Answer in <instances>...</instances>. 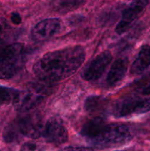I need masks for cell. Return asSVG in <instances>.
<instances>
[{
    "label": "cell",
    "instance_id": "5b68a950",
    "mask_svg": "<svg viewBox=\"0 0 150 151\" xmlns=\"http://www.w3.org/2000/svg\"><path fill=\"white\" fill-rule=\"evenodd\" d=\"M21 137L38 139L43 135L42 118L38 114H29L13 121Z\"/></svg>",
    "mask_w": 150,
    "mask_h": 151
},
{
    "label": "cell",
    "instance_id": "6da1fadb",
    "mask_svg": "<svg viewBox=\"0 0 150 151\" xmlns=\"http://www.w3.org/2000/svg\"><path fill=\"white\" fill-rule=\"evenodd\" d=\"M85 59V52L82 47H66L42 56L34 65L33 72L43 82H57L73 75Z\"/></svg>",
    "mask_w": 150,
    "mask_h": 151
},
{
    "label": "cell",
    "instance_id": "ba28073f",
    "mask_svg": "<svg viewBox=\"0 0 150 151\" xmlns=\"http://www.w3.org/2000/svg\"><path fill=\"white\" fill-rule=\"evenodd\" d=\"M61 22L57 18H50L38 22L31 31V37L36 42L50 39L60 29Z\"/></svg>",
    "mask_w": 150,
    "mask_h": 151
},
{
    "label": "cell",
    "instance_id": "7a4b0ae2",
    "mask_svg": "<svg viewBox=\"0 0 150 151\" xmlns=\"http://www.w3.org/2000/svg\"><path fill=\"white\" fill-rule=\"evenodd\" d=\"M26 50L24 44L14 43L0 52V80H8L17 75L24 66Z\"/></svg>",
    "mask_w": 150,
    "mask_h": 151
},
{
    "label": "cell",
    "instance_id": "30bf717a",
    "mask_svg": "<svg viewBox=\"0 0 150 151\" xmlns=\"http://www.w3.org/2000/svg\"><path fill=\"white\" fill-rule=\"evenodd\" d=\"M119 110L123 116L146 113L150 111V97L142 100L132 97L122 99L119 105Z\"/></svg>",
    "mask_w": 150,
    "mask_h": 151
},
{
    "label": "cell",
    "instance_id": "ffe728a7",
    "mask_svg": "<svg viewBox=\"0 0 150 151\" xmlns=\"http://www.w3.org/2000/svg\"><path fill=\"white\" fill-rule=\"evenodd\" d=\"M11 21L15 24H19L21 22V17L17 12H13L11 14Z\"/></svg>",
    "mask_w": 150,
    "mask_h": 151
},
{
    "label": "cell",
    "instance_id": "4fadbf2b",
    "mask_svg": "<svg viewBox=\"0 0 150 151\" xmlns=\"http://www.w3.org/2000/svg\"><path fill=\"white\" fill-rule=\"evenodd\" d=\"M105 125L106 122L103 118H94L88 121L82 126L81 134L86 138V140H88L96 135Z\"/></svg>",
    "mask_w": 150,
    "mask_h": 151
},
{
    "label": "cell",
    "instance_id": "277c9868",
    "mask_svg": "<svg viewBox=\"0 0 150 151\" xmlns=\"http://www.w3.org/2000/svg\"><path fill=\"white\" fill-rule=\"evenodd\" d=\"M47 94L48 91L45 86L32 85L24 91H19L17 99L13 105L19 111H29L39 105Z\"/></svg>",
    "mask_w": 150,
    "mask_h": 151
},
{
    "label": "cell",
    "instance_id": "d6986e66",
    "mask_svg": "<svg viewBox=\"0 0 150 151\" xmlns=\"http://www.w3.org/2000/svg\"><path fill=\"white\" fill-rule=\"evenodd\" d=\"M60 151H94V150L91 148H88V147H73V146H70V147H65V148L61 149Z\"/></svg>",
    "mask_w": 150,
    "mask_h": 151
},
{
    "label": "cell",
    "instance_id": "3957f363",
    "mask_svg": "<svg viewBox=\"0 0 150 151\" xmlns=\"http://www.w3.org/2000/svg\"><path fill=\"white\" fill-rule=\"evenodd\" d=\"M132 134L126 125L120 124H106L93 138L87 140L96 147H109L127 142Z\"/></svg>",
    "mask_w": 150,
    "mask_h": 151
},
{
    "label": "cell",
    "instance_id": "8fae6325",
    "mask_svg": "<svg viewBox=\"0 0 150 151\" xmlns=\"http://www.w3.org/2000/svg\"><path fill=\"white\" fill-rule=\"evenodd\" d=\"M128 63L129 62L126 58H119L115 60L107 76L109 86H116L124 79L127 71Z\"/></svg>",
    "mask_w": 150,
    "mask_h": 151
},
{
    "label": "cell",
    "instance_id": "ac0fdd59",
    "mask_svg": "<svg viewBox=\"0 0 150 151\" xmlns=\"http://www.w3.org/2000/svg\"><path fill=\"white\" fill-rule=\"evenodd\" d=\"M20 151H41V149L35 143L26 142L22 145Z\"/></svg>",
    "mask_w": 150,
    "mask_h": 151
},
{
    "label": "cell",
    "instance_id": "8992f818",
    "mask_svg": "<svg viewBox=\"0 0 150 151\" xmlns=\"http://www.w3.org/2000/svg\"><path fill=\"white\" fill-rule=\"evenodd\" d=\"M112 59L113 56L110 52L104 51L100 53L84 69L82 78L88 82L96 81L105 72Z\"/></svg>",
    "mask_w": 150,
    "mask_h": 151
},
{
    "label": "cell",
    "instance_id": "5bb4252c",
    "mask_svg": "<svg viewBox=\"0 0 150 151\" xmlns=\"http://www.w3.org/2000/svg\"><path fill=\"white\" fill-rule=\"evenodd\" d=\"M109 100L101 96H91L85 100V109L89 113H96L106 108Z\"/></svg>",
    "mask_w": 150,
    "mask_h": 151
},
{
    "label": "cell",
    "instance_id": "52a82bcc",
    "mask_svg": "<svg viewBox=\"0 0 150 151\" xmlns=\"http://www.w3.org/2000/svg\"><path fill=\"white\" fill-rule=\"evenodd\" d=\"M46 141L54 145H62L69 138L67 129L63 122L57 118H50L47 121L43 131Z\"/></svg>",
    "mask_w": 150,
    "mask_h": 151
},
{
    "label": "cell",
    "instance_id": "e0dca14e",
    "mask_svg": "<svg viewBox=\"0 0 150 151\" xmlns=\"http://www.w3.org/2000/svg\"><path fill=\"white\" fill-rule=\"evenodd\" d=\"M85 1H60L59 2L58 7L61 10H70L71 9H74L79 6L82 5Z\"/></svg>",
    "mask_w": 150,
    "mask_h": 151
},
{
    "label": "cell",
    "instance_id": "9a60e30c",
    "mask_svg": "<svg viewBox=\"0 0 150 151\" xmlns=\"http://www.w3.org/2000/svg\"><path fill=\"white\" fill-rule=\"evenodd\" d=\"M19 94V90L0 86V106L14 104Z\"/></svg>",
    "mask_w": 150,
    "mask_h": 151
},
{
    "label": "cell",
    "instance_id": "2e32d148",
    "mask_svg": "<svg viewBox=\"0 0 150 151\" xmlns=\"http://www.w3.org/2000/svg\"><path fill=\"white\" fill-rule=\"evenodd\" d=\"M10 34V27L5 19L0 18V44L8 38Z\"/></svg>",
    "mask_w": 150,
    "mask_h": 151
},
{
    "label": "cell",
    "instance_id": "44dd1931",
    "mask_svg": "<svg viewBox=\"0 0 150 151\" xmlns=\"http://www.w3.org/2000/svg\"><path fill=\"white\" fill-rule=\"evenodd\" d=\"M142 94H144V95H149V94H150V83H149L146 86H145L143 88Z\"/></svg>",
    "mask_w": 150,
    "mask_h": 151
},
{
    "label": "cell",
    "instance_id": "7c38bea8",
    "mask_svg": "<svg viewBox=\"0 0 150 151\" xmlns=\"http://www.w3.org/2000/svg\"><path fill=\"white\" fill-rule=\"evenodd\" d=\"M150 66V46L144 44L141 47L138 56L130 67V73L140 75Z\"/></svg>",
    "mask_w": 150,
    "mask_h": 151
},
{
    "label": "cell",
    "instance_id": "9c48e42d",
    "mask_svg": "<svg viewBox=\"0 0 150 151\" xmlns=\"http://www.w3.org/2000/svg\"><path fill=\"white\" fill-rule=\"evenodd\" d=\"M147 3L146 1H136L131 3L124 10L121 19L116 27V32L119 34L124 33L142 13Z\"/></svg>",
    "mask_w": 150,
    "mask_h": 151
}]
</instances>
